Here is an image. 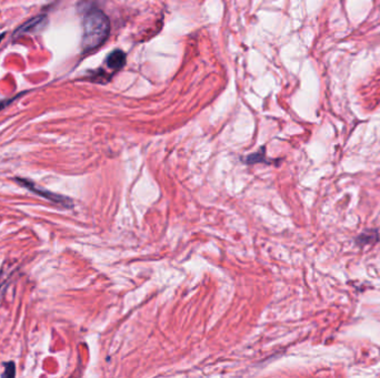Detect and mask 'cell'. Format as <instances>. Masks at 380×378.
I'll use <instances>...</instances> for the list:
<instances>
[{"mask_svg": "<svg viewBox=\"0 0 380 378\" xmlns=\"http://www.w3.org/2000/svg\"><path fill=\"white\" fill-rule=\"evenodd\" d=\"M82 40L81 47L83 52L94 51L102 46L110 33V22L106 13L94 8L84 12L82 20Z\"/></svg>", "mask_w": 380, "mask_h": 378, "instance_id": "1", "label": "cell"}, {"mask_svg": "<svg viewBox=\"0 0 380 378\" xmlns=\"http://www.w3.org/2000/svg\"><path fill=\"white\" fill-rule=\"evenodd\" d=\"M126 53L123 50H119V49H116V50L111 51L107 58H106V65L108 66V68H110L114 71H118L120 70L125 65H126Z\"/></svg>", "mask_w": 380, "mask_h": 378, "instance_id": "4", "label": "cell"}, {"mask_svg": "<svg viewBox=\"0 0 380 378\" xmlns=\"http://www.w3.org/2000/svg\"><path fill=\"white\" fill-rule=\"evenodd\" d=\"M16 181L18 182L20 185L29 188V190L32 191L33 193H36V194L40 195V197L45 198L47 200H50L51 202L56 203V204H60V205L66 206V207H69V206L73 205L72 200H70V199H68L66 197H62V195H59V194H55V193L48 191V190H44V188L34 185V183H32V182L28 181L26 179H16Z\"/></svg>", "mask_w": 380, "mask_h": 378, "instance_id": "2", "label": "cell"}, {"mask_svg": "<svg viewBox=\"0 0 380 378\" xmlns=\"http://www.w3.org/2000/svg\"><path fill=\"white\" fill-rule=\"evenodd\" d=\"M379 240V235L376 230H369L366 232L361 233L357 237V244L359 245H366V244H374Z\"/></svg>", "mask_w": 380, "mask_h": 378, "instance_id": "5", "label": "cell"}, {"mask_svg": "<svg viewBox=\"0 0 380 378\" xmlns=\"http://www.w3.org/2000/svg\"><path fill=\"white\" fill-rule=\"evenodd\" d=\"M5 377H13L15 376V364L9 363L8 365H6L5 373L3 374Z\"/></svg>", "mask_w": 380, "mask_h": 378, "instance_id": "6", "label": "cell"}, {"mask_svg": "<svg viewBox=\"0 0 380 378\" xmlns=\"http://www.w3.org/2000/svg\"><path fill=\"white\" fill-rule=\"evenodd\" d=\"M48 25V17L46 15H40L30 19L29 22L21 25L13 33V38L23 37L24 34H33L39 33L45 29Z\"/></svg>", "mask_w": 380, "mask_h": 378, "instance_id": "3", "label": "cell"}, {"mask_svg": "<svg viewBox=\"0 0 380 378\" xmlns=\"http://www.w3.org/2000/svg\"><path fill=\"white\" fill-rule=\"evenodd\" d=\"M18 97H19V96H17L16 98H12V99H10V100H4V101H0V111L4 110V109H5L7 106H8V104H10L13 100H16Z\"/></svg>", "mask_w": 380, "mask_h": 378, "instance_id": "7", "label": "cell"}]
</instances>
